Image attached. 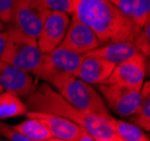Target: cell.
Wrapping results in <instances>:
<instances>
[{"instance_id":"6da1fadb","label":"cell","mask_w":150,"mask_h":141,"mask_svg":"<svg viewBox=\"0 0 150 141\" xmlns=\"http://www.w3.org/2000/svg\"><path fill=\"white\" fill-rule=\"evenodd\" d=\"M25 104L28 111L54 114L75 122L97 141H123L110 125L107 120L110 115H100L76 107L46 82L36 86L35 90L25 98Z\"/></svg>"},{"instance_id":"7a4b0ae2","label":"cell","mask_w":150,"mask_h":141,"mask_svg":"<svg viewBox=\"0 0 150 141\" xmlns=\"http://www.w3.org/2000/svg\"><path fill=\"white\" fill-rule=\"evenodd\" d=\"M72 18L87 25L100 44L132 42L139 30L110 0H75Z\"/></svg>"},{"instance_id":"3957f363","label":"cell","mask_w":150,"mask_h":141,"mask_svg":"<svg viewBox=\"0 0 150 141\" xmlns=\"http://www.w3.org/2000/svg\"><path fill=\"white\" fill-rule=\"evenodd\" d=\"M45 82L76 107L100 115H111V112L97 89L76 76L59 74L50 77Z\"/></svg>"},{"instance_id":"277c9868","label":"cell","mask_w":150,"mask_h":141,"mask_svg":"<svg viewBox=\"0 0 150 141\" xmlns=\"http://www.w3.org/2000/svg\"><path fill=\"white\" fill-rule=\"evenodd\" d=\"M7 41L0 60L24 70L30 74H35L43 60L36 38L28 36L11 25L6 26Z\"/></svg>"},{"instance_id":"5b68a950","label":"cell","mask_w":150,"mask_h":141,"mask_svg":"<svg viewBox=\"0 0 150 141\" xmlns=\"http://www.w3.org/2000/svg\"><path fill=\"white\" fill-rule=\"evenodd\" d=\"M49 10L42 0H15L11 11V26L24 34L38 38Z\"/></svg>"},{"instance_id":"8992f818","label":"cell","mask_w":150,"mask_h":141,"mask_svg":"<svg viewBox=\"0 0 150 141\" xmlns=\"http://www.w3.org/2000/svg\"><path fill=\"white\" fill-rule=\"evenodd\" d=\"M83 57L81 54L72 52L62 46H58L51 52L43 54L42 63L34 76L43 81H46L50 77L59 74L76 76L83 61Z\"/></svg>"},{"instance_id":"52a82bcc","label":"cell","mask_w":150,"mask_h":141,"mask_svg":"<svg viewBox=\"0 0 150 141\" xmlns=\"http://www.w3.org/2000/svg\"><path fill=\"white\" fill-rule=\"evenodd\" d=\"M95 88L98 90L100 96L108 110L114 112L121 118L133 116L137 114L140 106V90L138 89L122 88L110 86L106 84L97 85Z\"/></svg>"},{"instance_id":"ba28073f","label":"cell","mask_w":150,"mask_h":141,"mask_svg":"<svg viewBox=\"0 0 150 141\" xmlns=\"http://www.w3.org/2000/svg\"><path fill=\"white\" fill-rule=\"evenodd\" d=\"M147 74V58L141 53L115 66L113 72L104 84L122 88L140 90Z\"/></svg>"},{"instance_id":"9c48e42d","label":"cell","mask_w":150,"mask_h":141,"mask_svg":"<svg viewBox=\"0 0 150 141\" xmlns=\"http://www.w3.org/2000/svg\"><path fill=\"white\" fill-rule=\"evenodd\" d=\"M70 16L59 11H49L40 35L36 38L41 52L49 53L60 46L70 24Z\"/></svg>"},{"instance_id":"30bf717a","label":"cell","mask_w":150,"mask_h":141,"mask_svg":"<svg viewBox=\"0 0 150 141\" xmlns=\"http://www.w3.org/2000/svg\"><path fill=\"white\" fill-rule=\"evenodd\" d=\"M100 45L102 44L96 34L87 25L79 22L76 18H71L66 36L60 46L83 55L97 49Z\"/></svg>"},{"instance_id":"8fae6325","label":"cell","mask_w":150,"mask_h":141,"mask_svg":"<svg viewBox=\"0 0 150 141\" xmlns=\"http://www.w3.org/2000/svg\"><path fill=\"white\" fill-rule=\"evenodd\" d=\"M0 86L26 98L35 90L36 82L30 74L0 60Z\"/></svg>"},{"instance_id":"7c38bea8","label":"cell","mask_w":150,"mask_h":141,"mask_svg":"<svg viewBox=\"0 0 150 141\" xmlns=\"http://www.w3.org/2000/svg\"><path fill=\"white\" fill-rule=\"evenodd\" d=\"M25 115L27 118H33L41 121L49 129L53 138L58 140L77 141L83 133V130L78 124L62 116L34 111H27Z\"/></svg>"},{"instance_id":"4fadbf2b","label":"cell","mask_w":150,"mask_h":141,"mask_svg":"<svg viewBox=\"0 0 150 141\" xmlns=\"http://www.w3.org/2000/svg\"><path fill=\"white\" fill-rule=\"evenodd\" d=\"M114 68L115 64L106 60L83 54L76 77L91 86H97L104 84L108 79Z\"/></svg>"},{"instance_id":"5bb4252c","label":"cell","mask_w":150,"mask_h":141,"mask_svg":"<svg viewBox=\"0 0 150 141\" xmlns=\"http://www.w3.org/2000/svg\"><path fill=\"white\" fill-rule=\"evenodd\" d=\"M140 53L132 42H114L98 46L97 49L86 53L87 55L106 60L113 64L117 66Z\"/></svg>"},{"instance_id":"9a60e30c","label":"cell","mask_w":150,"mask_h":141,"mask_svg":"<svg viewBox=\"0 0 150 141\" xmlns=\"http://www.w3.org/2000/svg\"><path fill=\"white\" fill-rule=\"evenodd\" d=\"M138 30L150 21V0H110Z\"/></svg>"},{"instance_id":"2e32d148","label":"cell","mask_w":150,"mask_h":141,"mask_svg":"<svg viewBox=\"0 0 150 141\" xmlns=\"http://www.w3.org/2000/svg\"><path fill=\"white\" fill-rule=\"evenodd\" d=\"M27 111L25 102L17 94L8 90L0 94V121L25 115Z\"/></svg>"},{"instance_id":"e0dca14e","label":"cell","mask_w":150,"mask_h":141,"mask_svg":"<svg viewBox=\"0 0 150 141\" xmlns=\"http://www.w3.org/2000/svg\"><path fill=\"white\" fill-rule=\"evenodd\" d=\"M108 123L112 126L116 135L123 141H150L149 135L144 133L141 128L133 124L132 122H125L123 120H119L110 115Z\"/></svg>"},{"instance_id":"ac0fdd59","label":"cell","mask_w":150,"mask_h":141,"mask_svg":"<svg viewBox=\"0 0 150 141\" xmlns=\"http://www.w3.org/2000/svg\"><path fill=\"white\" fill-rule=\"evenodd\" d=\"M14 129L23 135L38 141H49L54 139L49 129L36 119L27 118V120L14 125Z\"/></svg>"},{"instance_id":"d6986e66","label":"cell","mask_w":150,"mask_h":141,"mask_svg":"<svg viewBox=\"0 0 150 141\" xmlns=\"http://www.w3.org/2000/svg\"><path fill=\"white\" fill-rule=\"evenodd\" d=\"M133 44L137 50L144 55L146 58L150 57V21L146 23L142 28L139 30L138 35L135 36Z\"/></svg>"},{"instance_id":"ffe728a7","label":"cell","mask_w":150,"mask_h":141,"mask_svg":"<svg viewBox=\"0 0 150 141\" xmlns=\"http://www.w3.org/2000/svg\"><path fill=\"white\" fill-rule=\"evenodd\" d=\"M132 119H150V80L143 82L140 90V106Z\"/></svg>"},{"instance_id":"44dd1931","label":"cell","mask_w":150,"mask_h":141,"mask_svg":"<svg viewBox=\"0 0 150 141\" xmlns=\"http://www.w3.org/2000/svg\"><path fill=\"white\" fill-rule=\"evenodd\" d=\"M49 11H59L72 15L75 0H42Z\"/></svg>"},{"instance_id":"7402d4cb","label":"cell","mask_w":150,"mask_h":141,"mask_svg":"<svg viewBox=\"0 0 150 141\" xmlns=\"http://www.w3.org/2000/svg\"><path fill=\"white\" fill-rule=\"evenodd\" d=\"M0 137H2V138H5V139H7L9 141H38L23 135L18 131H16L15 129H14V126L9 125V124L2 122V121H0ZM55 140L57 139H52V140H49V141H55Z\"/></svg>"},{"instance_id":"603a6c76","label":"cell","mask_w":150,"mask_h":141,"mask_svg":"<svg viewBox=\"0 0 150 141\" xmlns=\"http://www.w3.org/2000/svg\"><path fill=\"white\" fill-rule=\"evenodd\" d=\"M15 0H0V19L7 26L11 21V11Z\"/></svg>"},{"instance_id":"cb8c5ba5","label":"cell","mask_w":150,"mask_h":141,"mask_svg":"<svg viewBox=\"0 0 150 141\" xmlns=\"http://www.w3.org/2000/svg\"><path fill=\"white\" fill-rule=\"evenodd\" d=\"M131 122L133 124H135V125H138L139 128H141L143 131L150 132V119L141 120V119H132L131 118Z\"/></svg>"},{"instance_id":"d4e9b609","label":"cell","mask_w":150,"mask_h":141,"mask_svg":"<svg viewBox=\"0 0 150 141\" xmlns=\"http://www.w3.org/2000/svg\"><path fill=\"white\" fill-rule=\"evenodd\" d=\"M6 41H7V30L0 32V58H1V55L4 53V50H5Z\"/></svg>"},{"instance_id":"484cf974","label":"cell","mask_w":150,"mask_h":141,"mask_svg":"<svg viewBox=\"0 0 150 141\" xmlns=\"http://www.w3.org/2000/svg\"><path fill=\"white\" fill-rule=\"evenodd\" d=\"M77 141H97L96 139H94L90 134H88L86 131H83V133L80 135V138L78 139Z\"/></svg>"},{"instance_id":"4316f807","label":"cell","mask_w":150,"mask_h":141,"mask_svg":"<svg viewBox=\"0 0 150 141\" xmlns=\"http://www.w3.org/2000/svg\"><path fill=\"white\" fill-rule=\"evenodd\" d=\"M4 30H6V25H5V23L0 19V32H4Z\"/></svg>"},{"instance_id":"83f0119b","label":"cell","mask_w":150,"mask_h":141,"mask_svg":"<svg viewBox=\"0 0 150 141\" xmlns=\"http://www.w3.org/2000/svg\"><path fill=\"white\" fill-rule=\"evenodd\" d=\"M147 72L150 77V57H149V61H148V64H147Z\"/></svg>"},{"instance_id":"f1b7e54d","label":"cell","mask_w":150,"mask_h":141,"mask_svg":"<svg viewBox=\"0 0 150 141\" xmlns=\"http://www.w3.org/2000/svg\"><path fill=\"white\" fill-rule=\"evenodd\" d=\"M0 141H9V140L5 139V138H2V137H0Z\"/></svg>"},{"instance_id":"f546056e","label":"cell","mask_w":150,"mask_h":141,"mask_svg":"<svg viewBox=\"0 0 150 141\" xmlns=\"http://www.w3.org/2000/svg\"><path fill=\"white\" fill-rule=\"evenodd\" d=\"M2 91H4V88H2V87H1V86H0V94H1V93H2Z\"/></svg>"},{"instance_id":"4dcf8cb0","label":"cell","mask_w":150,"mask_h":141,"mask_svg":"<svg viewBox=\"0 0 150 141\" xmlns=\"http://www.w3.org/2000/svg\"><path fill=\"white\" fill-rule=\"evenodd\" d=\"M55 141H61V140H58V139H57V140H55Z\"/></svg>"},{"instance_id":"1f68e13d","label":"cell","mask_w":150,"mask_h":141,"mask_svg":"<svg viewBox=\"0 0 150 141\" xmlns=\"http://www.w3.org/2000/svg\"><path fill=\"white\" fill-rule=\"evenodd\" d=\"M149 138H150V135H149Z\"/></svg>"}]
</instances>
